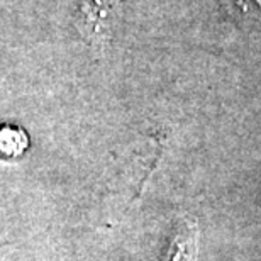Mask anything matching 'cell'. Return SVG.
<instances>
[{"instance_id":"1","label":"cell","mask_w":261,"mask_h":261,"mask_svg":"<svg viewBox=\"0 0 261 261\" xmlns=\"http://www.w3.org/2000/svg\"><path fill=\"white\" fill-rule=\"evenodd\" d=\"M124 0H80L75 25L78 34L92 48H102L111 39Z\"/></svg>"},{"instance_id":"2","label":"cell","mask_w":261,"mask_h":261,"mask_svg":"<svg viewBox=\"0 0 261 261\" xmlns=\"http://www.w3.org/2000/svg\"><path fill=\"white\" fill-rule=\"evenodd\" d=\"M198 229L192 221H181L176 224L173 236L166 248L163 261H195L197 258Z\"/></svg>"},{"instance_id":"3","label":"cell","mask_w":261,"mask_h":261,"mask_svg":"<svg viewBox=\"0 0 261 261\" xmlns=\"http://www.w3.org/2000/svg\"><path fill=\"white\" fill-rule=\"evenodd\" d=\"M222 7L244 24H261V0H221Z\"/></svg>"},{"instance_id":"4","label":"cell","mask_w":261,"mask_h":261,"mask_svg":"<svg viewBox=\"0 0 261 261\" xmlns=\"http://www.w3.org/2000/svg\"><path fill=\"white\" fill-rule=\"evenodd\" d=\"M28 148V136L19 127L5 126L0 129V154L14 158L22 154Z\"/></svg>"}]
</instances>
